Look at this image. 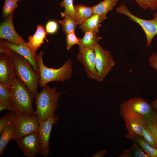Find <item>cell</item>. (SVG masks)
Wrapping results in <instances>:
<instances>
[{
	"instance_id": "f1b7e54d",
	"label": "cell",
	"mask_w": 157,
	"mask_h": 157,
	"mask_svg": "<svg viewBox=\"0 0 157 157\" xmlns=\"http://www.w3.org/2000/svg\"><path fill=\"white\" fill-rule=\"evenodd\" d=\"M0 101L12 104L10 98V89L0 83Z\"/></svg>"
},
{
	"instance_id": "7402d4cb",
	"label": "cell",
	"mask_w": 157,
	"mask_h": 157,
	"mask_svg": "<svg viewBox=\"0 0 157 157\" xmlns=\"http://www.w3.org/2000/svg\"><path fill=\"white\" fill-rule=\"evenodd\" d=\"M76 22L80 25L90 17L93 14L92 7L83 5L78 4L74 6Z\"/></svg>"
},
{
	"instance_id": "ab89813d",
	"label": "cell",
	"mask_w": 157,
	"mask_h": 157,
	"mask_svg": "<svg viewBox=\"0 0 157 157\" xmlns=\"http://www.w3.org/2000/svg\"><path fill=\"white\" fill-rule=\"evenodd\" d=\"M156 125H157V123L156 124Z\"/></svg>"
},
{
	"instance_id": "3957f363",
	"label": "cell",
	"mask_w": 157,
	"mask_h": 157,
	"mask_svg": "<svg viewBox=\"0 0 157 157\" xmlns=\"http://www.w3.org/2000/svg\"><path fill=\"white\" fill-rule=\"evenodd\" d=\"M10 94L16 113L28 115L34 114L33 103L34 98L25 84L17 77L11 85Z\"/></svg>"
},
{
	"instance_id": "cb8c5ba5",
	"label": "cell",
	"mask_w": 157,
	"mask_h": 157,
	"mask_svg": "<svg viewBox=\"0 0 157 157\" xmlns=\"http://www.w3.org/2000/svg\"><path fill=\"white\" fill-rule=\"evenodd\" d=\"M61 15L64 19L59 20L58 22L62 27L63 31L66 34L74 31L77 24L73 19L68 15L61 13Z\"/></svg>"
},
{
	"instance_id": "60d3db41",
	"label": "cell",
	"mask_w": 157,
	"mask_h": 157,
	"mask_svg": "<svg viewBox=\"0 0 157 157\" xmlns=\"http://www.w3.org/2000/svg\"></svg>"
},
{
	"instance_id": "f35d334b",
	"label": "cell",
	"mask_w": 157,
	"mask_h": 157,
	"mask_svg": "<svg viewBox=\"0 0 157 157\" xmlns=\"http://www.w3.org/2000/svg\"><path fill=\"white\" fill-rule=\"evenodd\" d=\"M11 0L17 2L19 1H21L22 0Z\"/></svg>"
},
{
	"instance_id": "277c9868",
	"label": "cell",
	"mask_w": 157,
	"mask_h": 157,
	"mask_svg": "<svg viewBox=\"0 0 157 157\" xmlns=\"http://www.w3.org/2000/svg\"><path fill=\"white\" fill-rule=\"evenodd\" d=\"M44 51L38 55L37 62L40 76L39 85L42 87L51 82H63L69 79L72 71V64L67 60L61 67L57 69L50 68L44 64L43 59Z\"/></svg>"
},
{
	"instance_id": "e575fe53",
	"label": "cell",
	"mask_w": 157,
	"mask_h": 157,
	"mask_svg": "<svg viewBox=\"0 0 157 157\" xmlns=\"http://www.w3.org/2000/svg\"><path fill=\"white\" fill-rule=\"evenodd\" d=\"M133 155L131 148H128L124 150L119 157H132Z\"/></svg>"
},
{
	"instance_id": "836d02e7",
	"label": "cell",
	"mask_w": 157,
	"mask_h": 157,
	"mask_svg": "<svg viewBox=\"0 0 157 157\" xmlns=\"http://www.w3.org/2000/svg\"><path fill=\"white\" fill-rule=\"evenodd\" d=\"M147 6L152 11L156 10L157 8V0H144Z\"/></svg>"
},
{
	"instance_id": "2e32d148",
	"label": "cell",
	"mask_w": 157,
	"mask_h": 157,
	"mask_svg": "<svg viewBox=\"0 0 157 157\" xmlns=\"http://www.w3.org/2000/svg\"><path fill=\"white\" fill-rule=\"evenodd\" d=\"M47 34V33L43 26L40 25H38L34 34L28 37L27 42L28 45L33 51L36 52L42 44L44 43V40L47 42L48 41L46 38Z\"/></svg>"
},
{
	"instance_id": "b9f144b4",
	"label": "cell",
	"mask_w": 157,
	"mask_h": 157,
	"mask_svg": "<svg viewBox=\"0 0 157 157\" xmlns=\"http://www.w3.org/2000/svg\"></svg>"
},
{
	"instance_id": "d590c367",
	"label": "cell",
	"mask_w": 157,
	"mask_h": 157,
	"mask_svg": "<svg viewBox=\"0 0 157 157\" xmlns=\"http://www.w3.org/2000/svg\"><path fill=\"white\" fill-rule=\"evenodd\" d=\"M138 4V5L142 9L146 10L149 8L146 4L144 0H134Z\"/></svg>"
},
{
	"instance_id": "52a82bcc",
	"label": "cell",
	"mask_w": 157,
	"mask_h": 157,
	"mask_svg": "<svg viewBox=\"0 0 157 157\" xmlns=\"http://www.w3.org/2000/svg\"><path fill=\"white\" fill-rule=\"evenodd\" d=\"M16 113L14 122L15 126L14 140L16 142L29 134L38 132L39 121L34 114L28 115Z\"/></svg>"
},
{
	"instance_id": "8fae6325",
	"label": "cell",
	"mask_w": 157,
	"mask_h": 157,
	"mask_svg": "<svg viewBox=\"0 0 157 157\" xmlns=\"http://www.w3.org/2000/svg\"><path fill=\"white\" fill-rule=\"evenodd\" d=\"M77 59L83 65L87 76L97 81L98 74L95 66V55L94 51L89 48L79 49Z\"/></svg>"
},
{
	"instance_id": "7c38bea8",
	"label": "cell",
	"mask_w": 157,
	"mask_h": 157,
	"mask_svg": "<svg viewBox=\"0 0 157 157\" xmlns=\"http://www.w3.org/2000/svg\"><path fill=\"white\" fill-rule=\"evenodd\" d=\"M59 118V116L57 115L44 121H39L38 133L40 141L41 154L44 157L47 156L50 152L49 144L51 129L53 125L58 121Z\"/></svg>"
},
{
	"instance_id": "ac0fdd59",
	"label": "cell",
	"mask_w": 157,
	"mask_h": 157,
	"mask_svg": "<svg viewBox=\"0 0 157 157\" xmlns=\"http://www.w3.org/2000/svg\"><path fill=\"white\" fill-rule=\"evenodd\" d=\"M127 139L136 142L149 156V157H157V149L151 146L141 136L128 133L125 135Z\"/></svg>"
},
{
	"instance_id": "484cf974",
	"label": "cell",
	"mask_w": 157,
	"mask_h": 157,
	"mask_svg": "<svg viewBox=\"0 0 157 157\" xmlns=\"http://www.w3.org/2000/svg\"><path fill=\"white\" fill-rule=\"evenodd\" d=\"M60 6L61 7L65 8L64 13L69 15L76 22L75 11L73 5V0H63L60 3Z\"/></svg>"
},
{
	"instance_id": "d6986e66",
	"label": "cell",
	"mask_w": 157,
	"mask_h": 157,
	"mask_svg": "<svg viewBox=\"0 0 157 157\" xmlns=\"http://www.w3.org/2000/svg\"><path fill=\"white\" fill-rule=\"evenodd\" d=\"M15 131L13 122L5 127L0 134V155L4 151L10 141L14 139Z\"/></svg>"
},
{
	"instance_id": "83f0119b",
	"label": "cell",
	"mask_w": 157,
	"mask_h": 157,
	"mask_svg": "<svg viewBox=\"0 0 157 157\" xmlns=\"http://www.w3.org/2000/svg\"><path fill=\"white\" fill-rule=\"evenodd\" d=\"M66 40L67 49L69 50L73 46L79 45L81 39L77 38L74 31H73L66 34Z\"/></svg>"
},
{
	"instance_id": "ba28073f",
	"label": "cell",
	"mask_w": 157,
	"mask_h": 157,
	"mask_svg": "<svg viewBox=\"0 0 157 157\" xmlns=\"http://www.w3.org/2000/svg\"><path fill=\"white\" fill-rule=\"evenodd\" d=\"M94 51L98 74L97 81L102 82L113 68L115 61L110 52L103 49L99 43L96 45Z\"/></svg>"
},
{
	"instance_id": "44dd1931",
	"label": "cell",
	"mask_w": 157,
	"mask_h": 157,
	"mask_svg": "<svg viewBox=\"0 0 157 157\" xmlns=\"http://www.w3.org/2000/svg\"><path fill=\"white\" fill-rule=\"evenodd\" d=\"M101 23L99 15L97 14H93L90 17L80 25L79 26L83 33L92 31L98 33L99 28L101 25Z\"/></svg>"
},
{
	"instance_id": "5bb4252c",
	"label": "cell",
	"mask_w": 157,
	"mask_h": 157,
	"mask_svg": "<svg viewBox=\"0 0 157 157\" xmlns=\"http://www.w3.org/2000/svg\"><path fill=\"white\" fill-rule=\"evenodd\" d=\"M0 44L28 60L32 65L34 70L39 74L37 62L38 55L36 52L33 51L29 47L27 42H26L18 44H14L10 43L7 40H3L1 39Z\"/></svg>"
},
{
	"instance_id": "6da1fadb",
	"label": "cell",
	"mask_w": 157,
	"mask_h": 157,
	"mask_svg": "<svg viewBox=\"0 0 157 157\" xmlns=\"http://www.w3.org/2000/svg\"><path fill=\"white\" fill-rule=\"evenodd\" d=\"M62 94L57 87H50L47 85L37 92L35 99L36 109L34 114L39 121H44L54 116L58 110V99Z\"/></svg>"
},
{
	"instance_id": "e0dca14e",
	"label": "cell",
	"mask_w": 157,
	"mask_h": 157,
	"mask_svg": "<svg viewBox=\"0 0 157 157\" xmlns=\"http://www.w3.org/2000/svg\"><path fill=\"white\" fill-rule=\"evenodd\" d=\"M119 0H104L92 7L93 14L98 15L101 22L107 19V14L116 6Z\"/></svg>"
},
{
	"instance_id": "74e56055",
	"label": "cell",
	"mask_w": 157,
	"mask_h": 157,
	"mask_svg": "<svg viewBox=\"0 0 157 157\" xmlns=\"http://www.w3.org/2000/svg\"><path fill=\"white\" fill-rule=\"evenodd\" d=\"M150 104L154 111L157 115V98Z\"/></svg>"
},
{
	"instance_id": "9a60e30c",
	"label": "cell",
	"mask_w": 157,
	"mask_h": 157,
	"mask_svg": "<svg viewBox=\"0 0 157 157\" xmlns=\"http://www.w3.org/2000/svg\"><path fill=\"white\" fill-rule=\"evenodd\" d=\"M13 14L6 18L1 24L0 38L13 44H18L26 42L16 31L13 24Z\"/></svg>"
},
{
	"instance_id": "9c48e42d",
	"label": "cell",
	"mask_w": 157,
	"mask_h": 157,
	"mask_svg": "<svg viewBox=\"0 0 157 157\" xmlns=\"http://www.w3.org/2000/svg\"><path fill=\"white\" fill-rule=\"evenodd\" d=\"M129 134L142 136L149 123L139 114L131 112H120Z\"/></svg>"
},
{
	"instance_id": "4dcf8cb0",
	"label": "cell",
	"mask_w": 157,
	"mask_h": 157,
	"mask_svg": "<svg viewBox=\"0 0 157 157\" xmlns=\"http://www.w3.org/2000/svg\"><path fill=\"white\" fill-rule=\"evenodd\" d=\"M58 26L57 22L54 20L48 22L45 26V30L47 33L53 34L55 33L58 29Z\"/></svg>"
},
{
	"instance_id": "8d00e7d4",
	"label": "cell",
	"mask_w": 157,
	"mask_h": 157,
	"mask_svg": "<svg viewBox=\"0 0 157 157\" xmlns=\"http://www.w3.org/2000/svg\"><path fill=\"white\" fill-rule=\"evenodd\" d=\"M107 152V149H102L100 151L97 152L93 157H103L104 155Z\"/></svg>"
},
{
	"instance_id": "4316f807",
	"label": "cell",
	"mask_w": 157,
	"mask_h": 157,
	"mask_svg": "<svg viewBox=\"0 0 157 157\" xmlns=\"http://www.w3.org/2000/svg\"><path fill=\"white\" fill-rule=\"evenodd\" d=\"M16 113L10 111L0 119V134L6 127L14 122Z\"/></svg>"
},
{
	"instance_id": "4fadbf2b",
	"label": "cell",
	"mask_w": 157,
	"mask_h": 157,
	"mask_svg": "<svg viewBox=\"0 0 157 157\" xmlns=\"http://www.w3.org/2000/svg\"><path fill=\"white\" fill-rule=\"evenodd\" d=\"M16 77L11 57L6 53H0V83L10 89L12 82Z\"/></svg>"
},
{
	"instance_id": "1f68e13d",
	"label": "cell",
	"mask_w": 157,
	"mask_h": 157,
	"mask_svg": "<svg viewBox=\"0 0 157 157\" xmlns=\"http://www.w3.org/2000/svg\"><path fill=\"white\" fill-rule=\"evenodd\" d=\"M149 63L150 66L157 71V53H153L149 58Z\"/></svg>"
},
{
	"instance_id": "d6a6232c",
	"label": "cell",
	"mask_w": 157,
	"mask_h": 157,
	"mask_svg": "<svg viewBox=\"0 0 157 157\" xmlns=\"http://www.w3.org/2000/svg\"><path fill=\"white\" fill-rule=\"evenodd\" d=\"M6 109L16 112L12 104L0 101V111Z\"/></svg>"
},
{
	"instance_id": "30bf717a",
	"label": "cell",
	"mask_w": 157,
	"mask_h": 157,
	"mask_svg": "<svg viewBox=\"0 0 157 157\" xmlns=\"http://www.w3.org/2000/svg\"><path fill=\"white\" fill-rule=\"evenodd\" d=\"M24 155L28 157H35L41 154L40 139L38 132L29 134L16 142Z\"/></svg>"
},
{
	"instance_id": "603a6c76",
	"label": "cell",
	"mask_w": 157,
	"mask_h": 157,
	"mask_svg": "<svg viewBox=\"0 0 157 157\" xmlns=\"http://www.w3.org/2000/svg\"><path fill=\"white\" fill-rule=\"evenodd\" d=\"M157 122L149 124L142 137L151 146L157 149Z\"/></svg>"
},
{
	"instance_id": "5b68a950",
	"label": "cell",
	"mask_w": 157,
	"mask_h": 157,
	"mask_svg": "<svg viewBox=\"0 0 157 157\" xmlns=\"http://www.w3.org/2000/svg\"><path fill=\"white\" fill-rule=\"evenodd\" d=\"M120 113L131 112L143 115L149 123L157 122V115L151 105L144 99L135 97L123 102L120 105Z\"/></svg>"
},
{
	"instance_id": "ffe728a7",
	"label": "cell",
	"mask_w": 157,
	"mask_h": 157,
	"mask_svg": "<svg viewBox=\"0 0 157 157\" xmlns=\"http://www.w3.org/2000/svg\"><path fill=\"white\" fill-rule=\"evenodd\" d=\"M85 33L78 45L79 49L87 47L94 51L96 45L102 39V38L97 35V33L93 31H89Z\"/></svg>"
},
{
	"instance_id": "7a4b0ae2",
	"label": "cell",
	"mask_w": 157,
	"mask_h": 157,
	"mask_svg": "<svg viewBox=\"0 0 157 157\" xmlns=\"http://www.w3.org/2000/svg\"><path fill=\"white\" fill-rule=\"evenodd\" d=\"M10 56L17 77L22 81L35 98L40 83V76L29 62L19 54L8 48L5 53Z\"/></svg>"
},
{
	"instance_id": "d4e9b609",
	"label": "cell",
	"mask_w": 157,
	"mask_h": 157,
	"mask_svg": "<svg viewBox=\"0 0 157 157\" xmlns=\"http://www.w3.org/2000/svg\"><path fill=\"white\" fill-rule=\"evenodd\" d=\"M17 7V2L11 0H5L2 11L3 17L6 18L13 14Z\"/></svg>"
},
{
	"instance_id": "8992f818",
	"label": "cell",
	"mask_w": 157,
	"mask_h": 157,
	"mask_svg": "<svg viewBox=\"0 0 157 157\" xmlns=\"http://www.w3.org/2000/svg\"><path fill=\"white\" fill-rule=\"evenodd\" d=\"M116 11L118 13L126 16L141 27L146 35L147 45L149 46L153 38L157 34V12L154 13L153 19L146 20L133 15L124 3L117 7Z\"/></svg>"
},
{
	"instance_id": "f546056e",
	"label": "cell",
	"mask_w": 157,
	"mask_h": 157,
	"mask_svg": "<svg viewBox=\"0 0 157 157\" xmlns=\"http://www.w3.org/2000/svg\"><path fill=\"white\" fill-rule=\"evenodd\" d=\"M132 149L133 155L135 157H149L143 149L133 140Z\"/></svg>"
}]
</instances>
